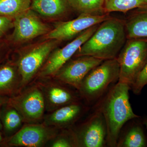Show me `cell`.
I'll return each instance as SVG.
<instances>
[{
	"instance_id": "6da1fadb",
	"label": "cell",
	"mask_w": 147,
	"mask_h": 147,
	"mask_svg": "<svg viewBox=\"0 0 147 147\" xmlns=\"http://www.w3.org/2000/svg\"><path fill=\"white\" fill-rule=\"evenodd\" d=\"M127 39L125 21L111 16L98 25L74 56H91L103 61L115 59Z\"/></svg>"
},
{
	"instance_id": "7a4b0ae2",
	"label": "cell",
	"mask_w": 147,
	"mask_h": 147,
	"mask_svg": "<svg viewBox=\"0 0 147 147\" xmlns=\"http://www.w3.org/2000/svg\"><path fill=\"white\" fill-rule=\"evenodd\" d=\"M128 85L118 82L110 88L100 102L98 110L105 119L107 136L106 143L109 147H117L121 129L127 122L138 118L133 112L129 101Z\"/></svg>"
},
{
	"instance_id": "3957f363",
	"label": "cell",
	"mask_w": 147,
	"mask_h": 147,
	"mask_svg": "<svg viewBox=\"0 0 147 147\" xmlns=\"http://www.w3.org/2000/svg\"><path fill=\"white\" fill-rule=\"evenodd\" d=\"M120 67L119 82L131 88L147 62V38L127 39L117 57Z\"/></svg>"
},
{
	"instance_id": "277c9868",
	"label": "cell",
	"mask_w": 147,
	"mask_h": 147,
	"mask_svg": "<svg viewBox=\"0 0 147 147\" xmlns=\"http://www.w3.org/2000/svg\"><path fill=\"white\" fill-rule=\"evenodd\" d=\"M119 72L117 58L103 61L84 78L79 90L81 95L88 101L96 100L111 84L118 82Z\"/></svg>"
},
{
	"instance_id": "5b68a950",
	"label": "cell",
	"mask_w": 147,
	"mask_h": 147,
	"mask_svg": "<svg viewBox=\"0 0 147 147\" xmlns=\"http://www.w3.org/2000/svg\"><path fill=\"white\" fill-rule=\"evenodd\" d=\"M8 105L17 110L23 120L36 122L42 118L45 108L44 94L36 87H33L22 93L8 99Z\"/></svg>"
},
{
	"instance_id": "8992f818",
	"label": "cell",
	"mask_w": 147,
	"mask_h": 147,
	"mask_svg": "<svg viewBox=\"0 0 147 147\" xmlns=\"http://www.w3.org/2000/svg\"><path fill=\"white\" fill-rule=\"evenodd\" d=\"M59 42L48 39L34 46L20 58L18 67L21 86L26 85L30 81Z\"/></svg>"
},
{
	"instance_id": "52a82bcc",
	"label": "cell",
	"mask_w": 147,
	"mask_h": 147,
	"mask_svg": "<svg viewBox=\"0 0 147 147\" xmlns=\"http://www.w3.org/2000/svg\"><path fill=\"white\" fill-rule=\"evenodd\" d=\"M98 25L87 29L64 47L55 50L49 57L39 73L41 77L54 76L67 63L83 44L91 36Z\"/></svg>"
},
{
	"instance_id": "ba28073f",
	"label": "cell",
	"mask_w": 147,
	"mask_h": 147,
	"mask_svg": "<svg viewBox=\"0 0 147 147\" xmlns=\"http://www.w3.org/2000/svg\"><path fill=\"white\" fill-rule=\"evenodd\" d=\"M111 17L109 13L100 16L79 14L75 19L61 22L45 36L47 39L67 40L79 35L91 27L100 24Z\"/></svg>"
},
{
	"instance_id": "9c48e42d",
	"label": "cell",
	"mask_w": 147,
	"mask_h": 147,
	"mask_svg": "<svg viewBox=\"0 0 147 147\" xmlns=\"http://www.w3.org/2000/svg\"><path fill=\"white\" fill-rule=\"evenodd\" d=\"M76 146L102 147L106 143L107 129L104 117L96 110L77 132H73Z\"/></svg>"
},
{
	"instance_id": "30bf717a",
	"label": "cell",
	"mask_w": 147,
	"mask_h": 147,
	"mask_svg": "<svg viewBox=\"0 0 147 147\" xmlns=\"http://www.w3.org/2000/svg\"><path fill=\"white\" fill-rule=\"evenodd\" d=\"M67 62L55 74L59 81L79 90L83 80L92 69L103 60L91 56H84Z\"/></svg>"
},
{
	"instance_id": "8fae6325",
	"label": "cell",
	"mask_w": 147,
	"mask_h": 147,
	"mask_svg": "<svg viewBox=\"0 0 147 147\" xmlns=\"http://www.w3.org/2000/svg\"><path fill=\"white\" fill-rule=\"evenodd\" d=\"M13 24L14 30L12 38L16 42L28 41L47 34L50 31L49 27L31 8L13 18Z\"/></svg>"
},
{
	"instance_id": "7c38bea8",
	"label": "cell",
	"mask_w": 147,
	"mask_h": 147,
	"mask_svg": "<svg viewBox=\"0 0 147 147\" xmlns=\"http://www.w3.org/2000/svg\"><path fill=\"white\" fill-rule=\"evenodd\" d=\"M57 131L45 125L31 124L26 125L7 142L9 146H42L55 137Z\"/></svg>"
},
{
	"instance_id": "4fadbf2b",
	"label": "cell",
	"mask_w": 147,
	"mask_h": 147,
	"mask_svg": "<svg viewBox=\"0 0 147 147\" xmlns=\"http://www.w3.org/2000/svg\"><path fill=\"white\" fill-rule=\"evenodd\" d=\"M84 110V106L77 102L64 105L48 116L46 123L58 127L69 126L78 119Z\"/></svg>"
},
{
	"instance_id": "5bb4252c",
	"label": "cell",
	"mask_w": 147,
	"mask_h": 147,
	"mask_svg": "<svg viewBox=\"0 0 147 147\" xmlns=\"http://www.w3.org/2000/svg\"><path fill=\"white\" fill-rule=\"evenodd\" d=\"M125 21L127 38H147V5L134 9Z\"/></svg>"
},
{
	"instance_id": "9a60e30c",
	"label": "cell",
	"mask_w": 147,
	"mask_h": 147,
	"mask_svg": "<svg viewBox=\"0 0 147 147\" xmlns=\"http://www.w3.org/2000/svg\"><path fill=\"white\" fill-rule=\"evenodd\" d=\"M44 96L45 106L50 110L58 109L77 101V96L73 92L57 85L48 86L45 90Z\"/></svg>"
},
{
	"instance_id": "2e32d148",
	"label": "cell",
	"mask_w": 147,
	"mask_h": 147,
	"mask_svg": "<svg viewBox=\"0 0 147 147\" xmlns=\"http://www.w3.org/2000/svg\"><path fill=\"white\" fill-rule=\"evenodd\" d=\"M69 7L68 0H31L30 8L41 16L56 18L65 14Z\"/></svg>"
},
{
	"instance_id": "e0dca14e",
	"label": "cell",
	"mask_w": 147,
	"mask_h": 147,
	"mask_svg": "<svg viewBox=\"0 0 147 147\" xmlns=\"http://www.w3.org/2000/svg\"><path fill=\"white\" fill-rule=\"evenodd\" d=\"M69 7L80 14L100 16L107 14L104 0H68Z\"/></svg>"
},
{
	"instance_id": "ac0fdd59",
	"label": "cell",
	"mask_w": 147,
	"mask_h": 147,
	"mask_svg": "<svg viewBox=\"0 0 147 147\" xmlns=\"http://www.w3.org/2000/svg\"><path fill=\"white\" fill-rule=\"evenodd\" d=\"M147 5V0H104L105 13L117 11L126 13Z\"/></svg>"
},
{
	"instance_id": "d6986e66",
	"label": "cell",
	"mask_w": 147,
	"mask_h": 147,
	"mask_svg": "<svg viewBox=\"0 0 147 147\" xmlns=\"http://www.w3.org/2000/svg\"><path fill=\"white\" fill-rule=\"evenodd\" d=\"M31 0H0V16L14 18L30 9Z\"/></svg>"
},
{
	"instance_id": "ffe728a7",
	"label": "cell",
	"mask_w": 147,
	"mask_h": 147,
	"mask_svg": "<svg viewBox=\"0 0 147 147\" xmlns=\"http://www.w3.org/2000/svg\"><path fill=\"white\" fill-rule=\"evenodd\" d=\"M17 84L16 71L12 66L6 65L0 68V94H9Z\"/></svg>"
},
{
	"instance_id": "44dd1931",
	"label": "cell",
	"mask_w": 147,
	"mask_h": 147,
	"mask_svg": "<svg viewBox=\"0 0 147 147\" xmlns=\"http://www.w3.org/2000/svg\"><path fill=\"white\" fill-rule=\"evenodd\" d=\"M146 146L143 129L135 125L129 129L121 141L117 143V147H145Z\"/></svg>"
},
{
	"instance_id": "7402d4cb",
	"label": "cell",
	"mask_w": 147,
	"mask_h": 147,
	"mask_svg": "<svg viewBox=\"0 0 147 147\" xmlns=\"http://www.w3.org/2000/svg\"><path fill=\"white\" fill-rule=\"evenodd\" d=\"M4 113L3 122L5 130L7 132H12L18 128L22 124L23 118L16 110L9 106Z\"/></svg>"
},
{
	"instance_id": "603a6c76",
	"label": "cell",
	"mask_w": 147,
	"mask_h": 147,
	"mask_svg": "<svg viewBox=\"0 0 147 147\" xmlns=\"http://www.w3.org/2000/svg\"><path fill=\"white\" fill-rule=\"evenodd\" d=\"M147 84V62L143 70L137 77L135 83L131 86V89L134 94H139Z\"/></svg>"
},
{
	"instance_id": "cb8c5ba5",
	"label": "cell",
	"mask_w": 147,
	"mask_h": 147,
	"mask_svg": "<svg viewBox=\"0 0 147 147\" xmlns=\"http://www.w3.org/2000/svg\"><path fill=\"white\" fill-rule=\"evenodd\" d=\"M53 147H70L76 146L75 140L72 133L71 137L64 135L57 137L51 144Z\"/></svg>"
},
{
	"instance_id": "d4e9b609",
	"label": "cell",
	"mask_w": 147,
	"mask_h": 147,
	"mask_svg": "<svg viewBox=\"0 0 147 147\" xmlns=\"http://www.w3.org/2000/svg\"><path fill=\"white\" fill-rule=\"evenodd\" d=\"M13 26V18L0 16V38Z\"/></svg>"
},
{
	"instance_id": "484cf974",
	"label": "cell",
	"mask_w": 147,
	"mask_h": 147,
	"mask_svg": "<svg viewBox=\"0 0 147 147\" xmlns=\"http://www.w3.org/2000/svg\"><path fill=\"white\" fill-rule=\"evenodd\" d=\"M8 99H5L3 98L2 97H0V106L3 105L5 103H7Z\"/></svg>"
},
{
	"instance_id": "4316f807",
	"label": "cell",
	"mask_w": 147,
	"mask_h": 147,
	"mask_svg": "<svg viewBox=\"0 0 147 147\" xmlns=\"http://www.w3.org/2000/svg\"><path fill=\"white\" fill-rule=\"evenodd\" d=\"M143 123H144V125L145 126H146V127L147 129V117L146 118L144 119V121H143Z\"/></svg>"
},
{
	"instance_id": "83f0119b",
	"label": "cell",
	"mask_w": 147,
	"mask_h": 147,
	"mask_svg": "<svg viewBox=\"0 0 147 147\" xmlns=\"http://www.w3.org/2000/svg\"><path fill=\"white\" fill-rule=\"evenodd\" d=\"M3 140V137L2 136L1 134H0V143H1L2 142Z\"/></svg>"
},
{
	"instance_id": "f1b7e54d",
	"label": "cell",
	"mask_w": 147,
	"mask_h": 147,
	"mask_svg": "<svg viewBox=\"0 0 147 147\" xmlns=\"http://www.w3.org/2000/svg\"><path fill=\"white\" fill-rule=\"evenodd\" d=\"M3 127V125L1 123L0 121V130H1L2 129Z\"/></svg>"
}]
</instances>
